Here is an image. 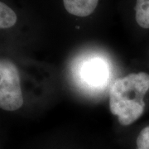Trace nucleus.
I'll list each match as a JSON object with an SVG mask.
<instances>
[{
    "label": "nucleus",
    "mask_w": 149,
    "mask_h": 149,
    "mask_svg": "<svg viewBox=\"0 0 149 149\" xmlns=\"http://www.w3.org/2000/svg\"><path fill=\"white\" fill-rule=\"evenodd\" d=\"M149 91V74L132 73L114 80L109 90V109L118 122L128 126L143 113L144 96Z\"/></svg>",
    "instance_id": "1"
},
{
    "label": "nucleus",
    "mask_w": 149,
    "mask_h": 149,
    "mask_svg": "<svg viewBox=\"0 0 149 149\" xmlns=\"http://www.w3.org/2000/svg\"><path fill=\"white\" fill-rule=\"evenodd\" d=\"M111 67L106 59L98 55H90L76 65L74 74L81 87L91 91L105 89L110 79Z\"/></svg>",
    "instance_id": "2"
},
{
    "label": "nucleus",
    "mask_w": 149,
    "mask_h": 149,
    "mask_svg": "<svg viewBox=\"0 0 149 149\" xmlns=\"http://www.w3.org/2000/svg\"><path fill=\"white\" fill-rule=\"evenodd\" d=\"M17 14L10 7L0 2V29L13 27L17 22Z\"/></svg>",
    "instance_id": "6"
},
{
    "label": "nucleus",
    "mask_w": 149,
    "mask_h": 149,
    "mask_svg": "<svg viewBox=\"0 0 149 149\" xmlns=\"http://www.w3.org/2000/svg\"><path fill=\"white\" fill-rule=\"evenodd\" d=\"M137 149H149V126L141 130L136 141Z\"/></svg>",
    "instance_id": "7"
},
{
    "label": "nucleus",
    "mask_w": 149,
    "mask_h": 149,
    "mask_svg": "<svg viewBox=\"0 0 149 149\" xmlns=\"http://www.w3.org/2000/svg\"><path fill=\"white\" fill-rule=\"evenodd\" d=\"M22 104L19 70L10 60L0 58V109L15 111Z\"/></svg>",
    "instance_id": "3"
},
{
    "label": "nucleus",
    "mask_w": 149,
    "mask_h": 149,
    "mask_svg": "<svg viewBox=\"0 0 149 149\" xmlns=\"http://www.w3.org/2000/svg\"><path fill=\"white\" fill-rule=\"evenodd\" d=\"M135 18L139 26L149 28V0H136Z\"/></svg>",
    "instance_id": "5"
},
{
    "label": "nucleus",
    "mask_w": 149,
    "mask_h": 149,
    "mask_svg": "<svg viewBox=\"0 0 149 149\" xmlns=\"http://www.w3.org/2000/svg\"><path fill=\"white\" fill-rule=\"evenodd\" d=\"M65 10L76 17L90 16L96 9L99 0H63Z\"/></svg>",
    "instance_id": "4"
}]
</instances>
